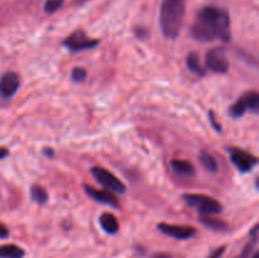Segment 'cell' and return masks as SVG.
<instances>
[{
	"instance_id": "cell-5",
	"label": "cell",
	"mask_w": 259,
	"mask_h": 258,
	"mask_svg": "<svg viewBox=\"0 0 259 258\" xmlns=\"http://www.w3.org/2000/svg\"><path fill=\"white\" fill-rule=\"evenodd\" d=\"M91 175L94 176V179L101 185V186L105 187V190L114 192V194H124L126 190V186L115 176L114 174H111L110 171H108L106 168L100 166H95L90 169Z\"/></svg>"
},
{
	"instance_id": "cell-7",
	"label": "cell",
	"mask_w": 259,
	"mask_h": 258,
	"mask_svg": "<svg viewBox=\"0 0 259 258\" xmlns=\"http://www.w3.org/2000/svg\"><path fill=\"white\" fill-rule=\"evenodd\" d=\"M228 153L230 154V159H232L233 164L238 168V171L242 174H247V172L252 171L255 166L258 164V158L253 156L249 152L244 151L242 148H228Z\"/></svg>"
},
{
	"instance_id": "cell-8",
	"label": "cell",
	"mask_w": 259,
	"mask_h": 258,
	"mask_svg": "<svg viewBox=\"0 0 259 258\" xmlns=\"http://www.w3.org/2000/svg\"><path fill=\"white\" fill-rule=\"evenodd\" d=\"M205 65L207 70L217 73H227L229 71V61L225 55L224 47H215L207 51L205 57Z\"/></svg>"
},
{
	"instance_id": "cell-24",
	"label": "cell",
	"mask_w": 259,
	"mask_h": 258,
	"mask_svg": "<svg viewBox=\"0 0 259 258\" xmlns=\"http://www.w3.org/2000/svg\"><path fill=\"white\" fill-rule=\"evenodd\" d=\"M8 237H9V229L0 223V239H5Z\"/></svg>"
},
{
	"instance_id": "cell-26",
	"label": "cell",
	"mask_w": 259,
	"mask_h": 258,
	"mask_svg": "<svg viewBox=\"0 0 259 258\" xmlns=\"http://www.w3.org/2000/svg\"><path fill=\"white\" fill-rule=\"evenodd\" d=\"M8 156H9V151L7 148H0V159L5 158Z\"/></svg>"
},
{
	"instance_id": "cell-14",
	"label": "cell",
	"mask_w": 259,
	"mask_h": 258,
	"mask_svg": "<svg viewBox=\"0 0 259 258\" xmlns=\"http://www.w3.org/2000/svg\"><path fill=\"white\" fill-rule=\"evenodd\" d=\"M99 223H100V227L103 228L104 232L108 233V234H116L118 233L119 222L115 215H113L111 212L101 214V217L99 218Z\"/></svg>"
},
{
	"instance_id": "cell-4",
	"label": "cell",
	"mask_w": 259,
	"mask_h": 258,
	"mask_svg": "<svg viewBox=\"0 0 259 258\" xmlns=\"http://www.w3.org/2000/svg\"><path fill=\"white\" fill-rule=\"evenodd\" d=\"M259 110V94L257 91H248L243 94L237 103L233 104L229 108V114L232 118L238 119L244 115L247 111L257 114Z\"/></svg>"
},
{
	"instance_id": "cell-13",
	"label": "cell",
	"mask_w": 259,
	"mask_h": 258,
	"mask_svg": "<svg viewBox=\"0 0 259 258\" xmlns=\"http://www.w3.org/2000/svg\"><path fill=\"white\" fill-rule=\"evenodd\" d=\"M171 167L175 174L180 175L182 177H192L196 174V169H195L194 164L189 161H185V159H172Z\"/></svg>"
},
{
	"instance_id": "cell-22",
	"label": "cell",
	"mask_w": 259,
	"mask_h": 258,
	"mask_svg": "<svg viewBox=\"0 0 259 258\" xmlns=\"http://www.w3.org/2000/svg\"><path fill=\"white\" fill-rule=\"evenodd\" d=\"M225 249H227V248H225V245L217 248V249H215V250H212L211 254H210L207 258H222L223 254H224Z\"/></svg>"
},
{
	"instance_id": "cell-1",
	"label": "cell",
	"mask_w": 259,
	"mask_h": 258,
	"mask_svg": "<svg viewBox=\"0 0 259 258\" xmlns=\"http://www.w3.org/2000/svg\"><path fill=\"white\" fill-rule=\"evenodd\" d=\"M191 35L200 42H211L220 39L230 42V17L227 10L217 7H204L196 14L191 27Z\"/></svg>"
},
{
	"instance_id": "cell-21",
	"label": "cell",
	"mask_w": 259,
	"mask_h": 258,
	"mask_svg": "<svg viewBox=\"0 0 259 258\" xmlns=\"http://www.w3.org/2000/svg\"><path fill=\"white\" fill-rule=\"evenodd\" d=\"M86 76H88V71L82 67H75L71 72V77L75 82H82V81H85Z\"/></svg>"
},
{
	"instance_id": "cell-15",
	"label": "cell",
	"mask_w": 259,
	"mask_h": 258,
	"mask_svg": "<svg viewBox=\"0 0 259 258\" xmlns=\"http://www.w3.org/2000/svg\"><path fill=\"white\" fill-rule=\"evenodd\" d=\"M186 65L191 72L199 76L206 75V68H204L200 63V57L196 52H190L186 57Z\"/></svg>"
},
{
	"instance_id": "cell-16",
	"label": "cell",
	"mask_w": 259,
	"mask_h": 258,
	"mask_svg": "<svg viewBox=\"0 0 259 258\" xmlns=\"http://www.w3.org/2000/svg\"><path fill=\"white\" fill-rule=\"evenodd\" d=\"M25 252L17 244L0 245V258H23Z\"/></svg>"
},
{
	"instance_id": "cell-10",
	"label": "cell",
	"mask_w": 259,
	"mask_h": 258,
	"mask_svg": "<svg viewBox=\"0 0 259 258\" xmlns=\"http://www.w3.org/2000/svg\"><path fill=\"white\" fill-rule=\"evenodd\" d=\"M83 190H85L86 194L94 199L95 201L101 202V204L109 205V206L114 207V209H120V202H119L118 197L115 196V194L109 190H99L95 187L90 186V185H83Z\"/></svg>"
},
{
	"instance_id": "cell-2",
	"label": "cell",
	"mask_w": 259,
	"mask_h": 258,
	"mask_svg": "<svg viewBox=\"0 0 259 258\" xmlns=\"http://www.w3.org/2000/svg\"><path fill=\"white\" fill-rule=\"evenodd\" d=\"M185 18L184 0H163L159 10V25L167 39H176Z\"/></svg>"
},
{
	"instance_id": "cell-17",
	"label": "cell",
	"mask_w": 259,
	"mask_h": 258,
	"mask_svg": "<svg viewBox=\"0 0 259 258\" xmlns=\"http://www.w3.org/2000/svg\"><path fill=\"white\" fill-rule=\"evenodd\" d=\"M199 159H200V163L202 164V167H204L206 171L211 172V174H217L218 162H217V159L214 158V156H212V154H210L209 152H206V151H201L200 152Z\"/></svg>"
},
{
	"instance_id": "cell-11",
	"label": "cell",
	"mask_w": 259,
	"mask_h": 258,
	"mask_svg": "<svg viewBox=\"0 0 259 258\" xmlns=\"http://www.w3.org/2000/svg\"><path fill=\"white\" fill-rule=\"evenodd\" d=\"M20 86V77L17 72H9L4 73L0 77V95L4 99H10L17 94L18 89Z\"/></svg>"
},
{
	"instance_id": "cell-9",
	"label": "cell",
	"mask_w": 259,
	"mask_h": 258,
	"mask_svg": "<svg viewBox=\"0 0 259 258\" xmlns=\"http://www.w3.org/2000/svg\"><path fill=\"white\" fill-rule=\"evenodd\" d=\"M157 229L164 235L175 238V239L185 240L195 237L196 229L194 227H187V225H176V224H167V223H159L157 225Z\"/></svg>"
},
{
	"instance_id": "cell-27",
	"label": "cell",
	"mask_w": 259,
	"mask_h": 258,
	"mask_svg": "<svg viewBox=\"0 0 259 258\" xmlns=\"http://www.w3.org/2000/svg\"><path fill=\"white\" fill-rule=\"evenodd\" d=\"M43 153H45L46 156H48V157H53V154H55V152L52 151V148H45V151H43Z\"/></svg>"
},
{
	"instance_id": "cell-29",
	"label": "cell",
	"mask_w": 259,
	"mask_h": 258,
	"mask_svg": "<svg viewBox=\"0 0 259 258\" xmlns=\"http://www.w3.org/2000/svg\"><path fill=\"white\" fill-rule=\"evenodd\" d=\"M250 258H259V254H258V252H254V253H253V254H252V257H250Z\"/></svg>"
},
{
	"instance_id": "cell-28",
	"label": "cell",
	"mask_w": 259,
	"mask_h": 258,
	"mask_svg": "<svg viewBox=\"0 0 259 258\" xmlns=\"http://www.w3.org/2000/svg\"><path fill=\"white\" fill-rule=\"evenodd\" d=\"M88 0H75L76 4H83V3H86Z\"/></svg>"
},
{
	"instance_id": "cell-23",
	"label": "cell",
	"mask_w": 259,
	"mask_h": 258,
	"mask_svg": "<svg viewBox=\"0 0 259 258\" xmlns=\"http://www.w3.org/2000/svg\"><path fill=\"white\" fill-rule=\"evenodd\" d=\"M209 116H210V120H211L212 126H214V128H215V131L222 132V126H220V124H218V123H217V120H215L214 111H209Z\"/></svg>"
},
{
	"instance_id": "cell-18",
	"label": "cell",
	"mask_w": 259,
	"mask_h": 258,
	"mask_svg": "<svg viewBox=\"0 0 259 258\" xmlns=\"http://www.w3.org/2000/svg\"><path fill=\"white\" fill-rule=\"evenodd\" d=\"M257 234H258V225H255V227L252 229V232H250V237H252V239L245 244V247L243 248L242 253H240L239 255H237L235 258H250L253 249H254L255 244H257V238H258Z\"/></svg>"
},
{
	"instance_id": "cell-6",
	"label": "cell",
	"mask_w": 259,
	"mask_h": 258,
	"mask_svg": "<svg viewBox=\"0 0 259 258\" xmlns=\"http://www.w3.org/2000/svg\"><path fill=\"white\" fill-rule=\"evenodd\" d=\"M99 43H100V40L89 38L82 30H76L63 39L62 45L71 52H81V51L91 50V48L96 47Z\"/></svg>"
},
{
	"instance_id": "cell-3",
	"label": "cell",
	"mask_w": 259,
	"mask_h": 258,
	"mask_svg": "<svg viewBox=\"0 0 259 258\" xmlns=\"http://www.w3.org/2000/svg\"><path fill=\"white\" fill-rule=\"evenodd\" d=\"M182 199L189 206L194 207L204 215H218L223 211V205L207 195L185 194L182 195Z\"/></svg>"
},
{
	"instance_id": "cell-19",
	"label": "cell",
	"mask_w": 259,
	"mask_h": 258,
	"mask_svg": "<svg viewBox=\"0 0 259 258\" xmlns=\"http://www.w3.org/2000/svg\"><path fill=\"white\" fill-rule=\"evenodd\" d=\"M30 196H32L33 201H35L37 204H46L48 201V194L45 190V187H42L40 185H33L30 187Z\"/></svg>"
},
{
	"instance_id": "cell-12",
	"label": "cell",
	"mask_w": 259,
	"mask_h": 258,
	"mask_svg": "<svg viewBox=\"0 0 259 258\" xmlns=\"http://www.w3.org/2000/svg\"><path fill=\"white\" fill-rule=\"evenodd\" d=\"M200 223L202 225H205L209 229L214 230V232L219 233H225L229 230V224L227 222H224L223 219H219V218H215L214 215H204L201 214L199 217Z\"/></svg>"
},
{
	"instance_id": "cell-20",
	"label": "cell",
	"mask_w": 259,
	"mask_h": 258,
	"mask_svg": "<svg viewBox=\"0 0 259 258\" xmlns=\"http://www.w3.org/2000/svg\"><path fill=\"white\" fill-rule=\"evenodd\" d=\"M63 3H65V0H46L45 12L47 13V14H53V13L57 12L58 9H61Z\"/></svg>"
},
{
	"instance_id": "cell-25",
	"label": "cell",
	"mask_w": 259,
	"mask_h": 258,
	"mask_svg": "<svg viewBox=\"0 0 259 258\" xmlns=\"http://www.w3.org/2000/svg\"><path fill=\"white\" fill-rule=\"evenodd\" d=\"M151 258H172V255L168 253H154Z\"/></svg>"
}]
</instances>
